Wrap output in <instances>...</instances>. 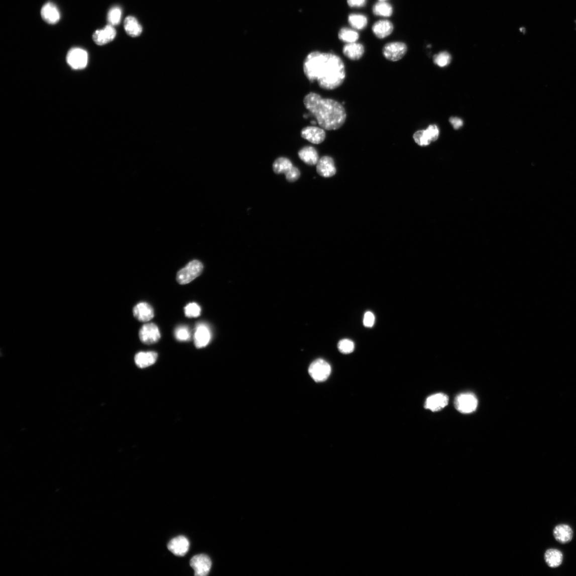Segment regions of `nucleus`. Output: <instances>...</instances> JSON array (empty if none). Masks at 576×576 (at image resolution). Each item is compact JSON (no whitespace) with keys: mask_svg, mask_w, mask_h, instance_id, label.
<instances>
[{"mask_svg":"<svg viewBox=\"0 0 576 576\" xmlns=\"http://www.w3.org/2000/svg\"><path fill=\"white\" fill-rule=\"evenodd\" d=\"M303 71L309 81H316L321 89L326 90L338 88L346 78L342 60L330 53L315 51L308 54L303 62Z\"/></svg>","mask_w":576,"mask_h":576,"instance_id":"1","label":"nucleus"},{"mask_svg":"<svg viewBox=\"0 0 576 576\" xmlns=\"http://www.w3.org/2000/svg\"><path fill=\"white\" fill-rule=\"evenodd\" d=\"M303 102L318 125L324 130H338L346 122L345 109L336 100L324 98L319 94L311 92L304 97Z\"/></svg>","mask_w":576,"mask_h":576,"instance_id":"2","label":"nucleus"},{"mask_svg":"<svg viewBox=\"0 0 576 576\" xmlns=\"http://www.w3.org/2000/svg\"><path fill=\"white\" fill-rule=\"evenodd\" d=\"M203 270V265L199 261L194 260L179 270L176 276V280L180 285H184L190 283L199 277Z\"/></svg>","mask_w":576,"mask_h":576,"instance_id":"3","label":"nucleus"},{"mask_svg":"<svg viewBox=\"0 0 576 576\" xmlns=\"http://www.w3.org/2000/svg\"><path fill=\"white\" fill-rule=\"evenodd\" d=\"M309 375L316 382H322L328 379L331 372L330 365L323 359H317L308 369Z\"/></svg>","mask_w":576,"mask_h":576,"instance_id":"4","label":"nucleus"},{"mask_svg":"<svg viewBox=\"0 0 576 576\" xmlns=\"http://www.w3.org/2000/svg\"><path fill=\"white\" fill-rule=\"evenodd\" d=\"M407 46L405 43L393 42L388 43L383 49L384 57L392 62L399 61L407 52Z\"/></svg>","mask_w":576,"mask_h":576,"instance_id":"5","label":"nucleus"},{"mask_svg":"<svg viewBox=\"0 0 576 576\" xmlns=\"http://www.w3.org/2000/svg\"><path fill=\"white\" fill-rule=\"evenodd\" d=\"M66 61L73 69H83L87 66L88 61L87 51L79 48H73L68 51Z\"/></svg>","mask_w":576,"mask_h":576,"instance_id":"6","label":"nucleus"},{"mask_svg":"<svg viewBox=\"0 0 576 576\" xmlns=\"http://www.w3.org/2000/svg\"><path fill=\"white\" fill-rule=\"evenodd\" d=\"M454 405L455 408L462 413L469 414L476 410L478 400L474 394H462L455 399Z\"/></svg>","mask_w":576,"mask_h":576,"instance_id":"7","label":"nucleus"},{"mask_svg":"<svg viewBox=\"0 0 576 576\" xmlns=\"http://www.w3.org/2000/svg\"><path fill=\"white\" fill-rule=\"evenodd\" d=\"M141 341L146 345H152L159 341L161 334L158 326L154 323L143 325L139 332Z\"/></svg>","mask_w":576,"mask_h":576,"instance_id":"8","label":"nucleus"},{"mask_svg":"<svg viewBox=\"0 0 576 576\" xmlns=\"http://www.w3.org/2000/svg\"><path fill=\"white\" fill-rule=\"evenodd\" d=\"M190 565L196 576L207 575L211 569L212 562L210 557L205 554L194 556L190 561Z\"/></svg>","mask_w":576,"mask_h":576,"instance_id":"9","label":"nucleus"},{"mask_svg":"<svg viewBox=\"0 0 576 576\" xmlns=\"http://www.w3.org/2000/svg\"><path fill=\"white\" fill-rule=\"evenodd\" d=\"M301 137L313 144H320L324 142L326 137L325 130L321 127L307 126L300 132Z\"/></svg>","mask_w":576,"mask_h":576,"instance_id":"10","label":"nucleus"},{"mask_svg":"<svg viewBox=\"0 0 576 576\" xmlns=\"http://www.w3.org/2000/svg\"><path fill=\"white\" fill-rule=\"evenodd\" d=\"M211 338L210 329L203 323L197 325L194 335V342L197 349L207 347Z\"/></svg>","mask_w":576,"mask_h":576,"instance_id":"11","label":"nucleus"},{"mask_svg":"<svg viewBox=\"0 0 576 576\" xmlns=\"http://www.w3.org/2000/svg\"><path fill=\"white\" fill-rule=\"evenodd\" d=\"M116 36V31L113 26L107 25L104 28L98 30L93 34L92 39L98 46H104L112 41Z\"/></svg>","mask_w":576,"mask_h":576,"instance_id":"12","label":"nucleus"},{"mask_svg":"<svg viewBox=\"0 0 576 576\" xmlns=\"http://www.w3.org/2000/svg\"><path fill=\"white\" fill-rule=\"evenodd\" d=\"M190 548L188 539L184 536H179L172 539L168 544L169 551L174 555L183 556L186 554Z\"/></svg>","mask_w":576,"mask_h":576,"instance_id":"13","label":"nucleus"},{"mask_svg":"<svg viewBox=\"0 0 576 576\" xmlns=\"http://www.w3.org/2000/svg\"><path fill=\"white\" fill-rule=\"evenodd\" d=\"M318 174L325 178L333 176L336 173L333 159L329 156L321 157L316 164Z\"/></svg>","mask_w":576,"mask_h":576,"instance_id":"14","label":"nucleus"},{"mask_svg":"<svg viewBox=\"0 0 576 576\" xmlns=\"http://www.w3.org/2000/svg\"><path fill=\"white\" fill-rule=\"evenodd\" d=\"M133 314L137 320L140 322H148L154 316L153 307L145 302L137 304L133 308Z\"/></svg>","mask_w":576,"mask_h":576,"instance_id":"15","label":"nucleus"},{"mask_svg":"<svg viewBox=\"0 0 576 576\" xmlns=\"http://www.w3.org/2000/svg\"><path fill=\"white\" fill-rule=\"evenodd\" d=\"M448 397L443 393L434 394L427 399L425 408L433 412L439 411L448 405Z\"/></svg>","mask_w":576,"mask_h":576,"instance_id":"16","label":"nucleus"},{"mask_svg":"<svg viewBox=\"0 0 576 576\" xmlns=\"http://www.w3.org/2000/svg\"><path fill=\"white\" fill-rule=\"evenodd\" d=\"M553 536L557 542L565 544L570 542L572 540L573 532L568 524H562L554 528Z\"/></svg>","mask_w":576,"mask_h":576,"instance_id":"17","label":"nucleus"},{"mask_svg":"<svg viewBox=\"0 0 576 576\" xmlns=\"http://www.w3.org/2000/svg\"><path fill=\"white\" fill-rule=\"evenodd\" d=\"M41 15L43 20L49 24H55L60 20V13L54 4L48 3L41 9Z\"/></svg>","mask_w":576,"mask_h":576,"instance_id":"18","label":"nucleus"},{"mask_svg":"<svg viewBox=\"0 0 576 576\" xmlns=\"http://www.w3.org/2000/svg\"><path fill=\"white\" fill-rule=\"evenodd\" d=\"M365 51L364 45L357 42L347 44L342 49L343 54L352 61H358L362 58Z\"/></svg>","mask_w":576,"mask_h":576,"instance_id":"19","label":"nucleus"},{"mask_svg":"<svg viewBox=\"0 0 576 576\" xmlns=\"http://www.w3.org/2000/svg\"><path fill=\"white\" fill-rule=\"evenodd\" d=\"M299 159L309 166L316 165L319 160V154L311 146H306L300 149L298 153Z\"/></svg>","mask_w":576,"mask_h":576,"instance_id":"20","label":"nucleus"},{"mask_svg":"<svg viewBox=\"0 0 576 576\" xmlns=\"http://www.w3.org/2000/svg\"><path fill=\"white\" fill-rule=\"evenodd\" d=\"M393 24L388 20H380L376 22L373 26L372 31L375 36L378 39L388 37L393 32Z\"/></svg>","mask_w":576,"mask_h":576,"instance_id":"21","label":"nucleus"},{"mask_svg":"<svg viewBox=\"0 0 576 576\" xmlns=\"http://www.w3.org/2000/svg\"><path fill=\"white\" fill-rule=\"evenodd\" d=\"M158 354L155 352H141L136 355L135 362L140 368H147L156 363Z\"/></svg>","mask_w":576,"mask_h":576,"instance_id":"22","label":"nucleus"},{"mask_svg":"<svg viewBox=\"0 0 576 576\" xmlns=\"http://www.w3.org/2000/svg\"><path fill=\"white\" fill-rule=\"evenodd\" d=\"M544 560L550 568H556L562 564L563 555L560 550L550 548L544 554Z\"/></svg>","mask_w":576,"mask_h":576,"instance_id":"23","label":"nucleus"},{"mask_svg":"<svg viewBox=\"0 0 576 576\" xmlns=\"http://www.w3.org/2000/svg\"><path fill=\"white\" fill-rule=\"evenodd\" d=\"M124 27L128 35L133 38L140 36L143 30L138 21L132 16L127 17L125 21Z\"/></svg>","mask_w":576,"mask_h":576,"instance_id":"24","label":"nucleus"},{"mask_svg":"<svg viewBox=\"0 0 576 576\" xmlns=\"http://www.w3.org/2000/svg\"><path fill=\"white\" fill-rule=\"evenodd\" d=\"M293 167L292 162L285 157L278 158L275 160L273 164V171L277 174L285 175Z\"/></svg>","mask_w":576,"mask_h":576,"instance_id":"25","label":"nucleus"},{"mask_svg":"<svg viewBox=\"0 0 576 576\" xmlns=\"http://www.w3.org/2000/svg\"><path fill=\"white\" fill-rule=\"evenodd\" d=\"M349 22L354 29L361 30L367 27L368 19L364 15L353 14L349 16Z\"/></svg>","mask_w":576,"mask_h":576,"instance_id":"26","label":"nucleus"},{"mask_svg":"<svg viewBox=\"0 0 576 576\" xmlns=\"http://www.w3.org/2000/svg\"><path fill=\"white\" fill-rule=\"evenodd\" d=\"M373 12L376 16L389 17L393 14V8L388 3L380 2L374 6Z\"/></svg>","mask_w":576,"mask_h":576,"instance_id":"27","label":"nucleus"},{"mask_svg":"<svg viewBox=\"0 0 576 576\" xmlns=\"http://www.w3.org/2000/svg\"><path fill=\"white\" fill-rule=\"evenodd\" d=\"M338 38L340 41L347 44L356 42L359 38V33L349 28H342L338 33Z\"/></svg>","mask_w":576,"mask_h":576,"instance_id":"28","label":"nucleus"},{"mask_svg":"<svg viewBox=\"0 0 576 576\" xmlns=\"http://www.w3.org/2000/svg\"><path fill=\"white\" fill-rule=\"evenodd\" d=\"M413 139L418 145L423 147L432 142L431 137L426 130L416 132L413 135Z\"/></svg>","mask_w":576,"mask_h":576,"instance_id":"29","label":"nucleus"},{"mask_svg":"<svg viewBox=\"0 0 576 576\" xmlns=\"http://www.w3.org/2000/svg\"><path fill=\"white\" fill-rule=\"evenodd\" d=\"M122 16L121 9L118 7L111 8L107 15V20L109 25L113 26V27L118 25L121 21Z\"/></svg>","mask_w":576,"mask_h":576,"instance_id":"30","label":"nucleus"},{"mask_svg":"<svg viewBox=\"0 0 576 576\" xmlns=\"http://www.w3.org/2000/svg\"><path fill=\"white\" fill-rule=\"evenodd\" d=\"M355 343L349 339H343L338 343V349L343 354H350L355 350Z\"/></svg>","mask_w":576,"mask_h":576,"instance_id":"31","label":"nucleus"},{"mask_svg":"<svg viewBox=\"0 0 576 576\" xmlns=\"http://www.w3.org/2000/svg\"><path fill=\"white\" fill-rule=\"evenodd\" d=\"M184 312L186 317H196L200 315L201 309L198 304L195 303H191L185 307Z\"/></svg>","mask_w":576,"mask_h":576,"instance_id":"32","label":"nucleus"},{"mask_svg":"<svg viewBox=\"0 0 576 576\" xmlns=\"http://www.w3.org/2000/svg\"><path fill=\"white\" fill-rule=\"evenodd\" d=\"M176 338L178 341H188L191 338V332L186 326H179L175 331Z\"/></svg>","mask_w":576,"mask_h":576,"instance_id":"33","label":"nucleus"},{"mask_svg":"<svg viewBox=\"0 0 576 576\" xmlns=\"http://www.w3.org/2000/svg\"><path fill=\"white\" fill-rule=\"evenodd\" d=\"M451 60L450 55L445 51L441 52L438 55L434 56V63L441 67H445L448 65Z\"/></svg>","mask_w":576,"mask_h":576,"instance_id":"34","label":"nucleus"},{"mask_svg":"<svg viewBox=\"0 0 576 576\" xmlns=\"http://www.w3.org/2000/svg\"><path fill=\"white\" fill-rule=\"evenodd\" d=\"M285 176L288 182H295L300 177V171L297 167L294 166L285 174Z\"/></svg>","mask_w":576,"mask_h":576,"instance_id":"35","label":"nucleus"},{"mask_svg":"<svg viewBox=\"0 0 576 576\" xmlns=\"http://www.w3.org/2000/svg\"><path fill=\"white\" fill-rule=\"evenodd\" d=\"M375 322V317L373 313L368 311L364 315V324L367 328H372Z\"/></svg>","mask_w":576,"mask_h":576,"instance_id":"36","label":"nucleus"},{"mask_svg":"<svg viewBox=\"0 0 576 576\" xmlns=\"http://www.w3.org/2000/svg\"><path fill=\"white\" fill-rule=\"evenodd\" d=\"M426 130L430 135L432 142L436 141L438 136H439V130H438V127L435 125H432L429 126Z\"/></svg>","mask_w":576,"mask_h":576,"instance_id":"37","label":"nucleus"},{"mask_svg":"<svg viewBox=\"0 0 576 576\" xmlns=\"http://www.w3.org/2000/svg\"><path fill=\"white\" fill-rule=\"evenodd\" d=\"M449 122L452 125L454 130H458L463 125V120L457 117H452L449 119Z\"/></svg>","mask_w":576,"mask_h":576,"instance_id":"38","label":"nucleus"},{"mask_svg":"<svg viewBox=\"0 0 576 576\" xmlns=\"http://www.w3.org/2000/svg\"><path fill=\"white\" fill-rule=\"evenodd\" d=\"M367 0H348V4L351 7H363L366 6Z\"/></svg>","mask_w":576,"mask_h":576,"instance_id":"39","label":"nucleus"},{"mask_svg":"<svg viewBox=\"0 0 576 576\" xmlns=\"http://www.w3.org/2000/svg\"><path fill=\"white\" fill-rule=\"evenodd\" d=\"M386 0H380V2H385Z\"/></svg>","mask_w":576,"mask_h":576,"instance_id":"40","label":"nucleus"},{"mask_svg":"<svg viewBox=\"0 0 576 576\" xmlns=\"http://www.w3.org/2000/svg\"><path fill=\"white\" fill-rule=\"evenodd\" d=\"M574 23H575V24H576V21H575V22H574Z\"/></svg>","mask_w":576,"mask_h":576,"instance_id":"41","label":"nucleus"}]
</instances>
